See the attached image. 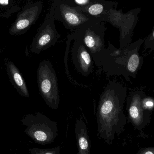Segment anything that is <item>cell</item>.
<instances>
[{
	"label": "cell",
	"mask_w": 154,
	"mask_h": 154,
	"mask_svg": "<svg viewBox=\"0 0 154 154\" xmlns=\"http://www.w3.org/2000/svg\"><path fill=\"white\" fill-rule=\"evenodd\" d=\"M127 90L126 86L111 80L100 96L97 113V136L108 145L112 144L116 135L123 133L127 124L124 108Z\"/></svg>",
	"instance_id": "6da1fadb"
},
{
	"label": "cell",
	"mask_w": 154,
	"mask_h": 154,
	"mask_svg": "<svg viewBox=\"0 0 154 154\" xmlns=\"http://www.w3.org/2000/svg\"><path fill=\"white\" fill-rule=\"evenodd\" d=\"M106 30L105 22L95 18L82 24L71 34L73 40L81 42L87 47L97 66L108 51L105 41Z\"/></svg>",
	"instance_id": "7a4b0ae2"
},
{
	"label": "cell",
	"mask_w": 154,
	"mask_h": 154,
	"mask_svg": "<svg viewBox=\"0 0 154 154\" xmlns=\"http://www.w3.org/2000/svg\"><path fill=\"white\" fill-rule=\"evenodd\" d=\"M21 122L26 127L24 133L38 144L52 143L58 136L57 122L39 112L26 115Z\"/></svg>",
	"instance_id": "3957f363"
},
{
	"label": "cell",
	"mask_w": 154,
	"mask_h": 154,
	"mask_svg": "<svg viewBox=\"0 0 154 154\" xmlns=\"http://www.w3.org/2000/svg\"><path fill=\"white\" fill-rule=\"evenodd\" d=\"M126 104L128 122L142 132L150 124L154 100L143 91L136 90L128 95Z\"/></svg>",
	"instance_id": "277c9868"
},
{
	"label": "cell",
	"mask_w": 154,
	"mask_h": 154,
	"mask_svg": "<svg viewBox=\"0 0 154 154\" xmlns=\"http://www.w3.org/2000/svg\"><path fill=\"white\" fill-rule=\"evenodd\" d=\"M39 91L46 104L57 110L60 104V94L56 71L49 60L40 62L37 71Z\"/></svg>",
	"instance_id": "5b68a950"
},
{
	"label": "cell",
	"mask_w": 154,
	"mask_h": 154,
	"mask_svg": "<svg viewBox=\"0 0 154 154\" xmlns=\"http://www.w3.org/2000/svg\"><path fill=\"white\" fill-rule=\"evenodd\" d=\"M117 5H116L110 10L104 21L110 23L119 29L120 33L119 49H121L126 47L131 42L141 8L137 7L124 14L122 10H117Z\"/></svg>",
	"instance_id": "8992f818"
},
{
	"label": "cell",
	"mask_w": 154,
	"mask_h": 154,
	"mask_svg": "<svg viewBox=\"0 0 154 154\" xmlns=\"http://www.w3.org/2000/svg\"><path fill=\"white\" fill-rule=\"evenodd\" d=\"M60 37L56 29L54 8L51 5L49 12L32 40L30 46L31 52L33 54H39L41 52L55 45Z\"/></svg>",
	"instance_id": "52a82bcc"
},
{
	"label": "cell",
	"mask_w": 154,
	"mask_h": 154,
	"mask_svg": "<svg viewBox=\"0 0 154 154\" xmlns=\"http://www.w3.org/2000/svg\"><path fill=\"white\" fill-rule=\"evenodd\" d=\"M51 5L54 8L55 20L62 22L66 28L72 32L87 22L96 18L70 6L65 0H54Z\"/></svg>",
	"instance_id": "ba28073f"
},
{
	"label": "cell",
	"mask_w": 154,
	"mask_h": 154,
	"mask_svg": "<svg viewBox=\"0 0 154 154\" xmlns=\"http://www.w3.org/2000/svg\"><path fill=\"white\" fill-rule=\"evenodd\" d=\"M42 6V2L38 1L28 4L21 9L10 28L9 34L14 36L26 33L38 19Z\"/></svg>",
	"instance_id": "9c48e42d"
},
{
	"label": "cell",
	"mask_w": 154,
	"mask_h": 154,
	"mask_svg": "<svg viewBox=\"0 0 154 154\" xmlns=\"http://www.w3.org/2000/svg\"><path fill=\"white\" fill-rule=\"evenodd\" d=\"M73 41L72 59L73 64L78 72L84 77H88L94 69L92 57L82 42L76 40Z\"/></svg>",
	"instance_id": "30bf717a"
},
{
	"label": "cell",
	"mask_w": 154,
	"mask_h": 154,
	"mask_svg": "<svg viewBox=\"0 0 154 154\" xmlns=\"http://www.w3.org/2000/svg\"><path fill=\"white\" fill-rule=\"evenodd\" d=\"M118 4L116 2L106 0H96L86 6L75 8L82 12L104 21L110 10Z\"/></svg>",
	"instance_id": "8fae6325"
},
{
	"label": "cell",
	"mask_w": 154,
	"mask_h": 154,
	"mask_svg": "<svg viewBox=\"0 0 154 154\" xmlns=\"http://www.w3.org/2000/svg\"><path fill=\"white\" fill-rule=\"evenodd\" d=\"M5 65L7 75L14 87L22 96L29 98V94L28 87L19 68L10 61L5 60Z\"/></svg>",
	"instance_id": "7c38bea8"
},
{
	"label": "cell",
	"mask_w": 154,
	"mask_h": 154,
	"mask_svg": "<svg viewBox=\"0 0 154 154\" xmlns=\"http://www.w3.org/2000/svg\"><path fill=\"white\" fill-rule=\"evenodd\" d=\"M75 134L76 138L78 154H90L91 144L86 124L82 119L76 122Z\"/></svg>",
	"instance_id": "4fadbf2b"
},
{
	"label": "cell",
	"mask_w": 154,
	"mask_h": 154,
	"mask_svg": "<svg viewBox=\"0 0 154 154\" xmlns=\"http://www.w3.org/2000/svg\"><path fill=\"white\" fill-rule=\"evenodd\" d=\"M22 0H0V18H9L21 9Z\"/></svg>",
	"instance_id": "5bb4252c"
},
{
	"label": "cell",
	"mask_w": 154,
	"mask_h": 154,
	"mask_svg": "<svg viewBox=\"0 0 154 154\" xmlns=\"http://www.w3.org/2000/svg\"><path fill=\"white\" fill-rule=\"evenodd\" d=\"M60 146L49 149L32 148L29 149V152L32 154H60Z\"/></svg>",
	"instance_id": "9a60e30c"
},
{
	"label": "cell",
	"mask_w": 154,
	"mask_h": 154,
	"mask_svg": "<svg viewBox=\"0 0 154 154\" xmlns=\"http://www.w3.org/2000/svg\"><path fill=\"white\" fill-rule=\"evenodd\" d=\"M143 43L145 49L154 51V26L151 33L145 39Z\"/></svg>",
	"instance_id": "2e32d148"
},
{
	"label": "cell",
	"mask_w": 154,
	"mask_h": 154,
	"mask_svg": "<svg viewBox=\"0 0 154 154\" xmlns=\"http://www.w3.org/2000/svg\"><path fill=\"white\" fill-rule=\"evenodd\" d=\"M68 4L72 7H83L89 4L93 0H65Z\"/></svg>",
	"instance_id": "e0dca14e"
},
{
	"label": "cell",
	"mask_w": 154,
	"mask_h": 154,
	"mask_svg": "<svg viewBox=\"0 0 154 154\" xmlns=\"http://www.w3.org/2000/svg\"><path fill=\"white\" fill-rule=\"evenodd\" d=\"M137 154H154V146L141 148Z\"/></svg>",
	"instance_id": "ac0fdd59"
},
{
	"label": "cell",
	"mask_w": 154,
	"mask_h": 154,
	"mask_svg": "<svg viewBox=\"0 0 154 154\" xmlns=\"http://www.w3.org/2000/svg\"><path fill=\"white\" fill-rule=\"evenodd\" d=\"M153 58H154V56H153Z\"/></svg>",
	"instance_id": "d6986e66"
},
{
	"label": "cell",
	"mask_w": 154,
	"mask_h": 154,
	"mask_svg": "<svg viewBox=\"0 0 154 154\" xmlns=\"http://www.w3.org/2000/svg\"><path fill=\"white\" fill-rule=\"evenodd\" d=\"M93 1H96V0H93Z\"/></svg>",
	"instance_id": "ffe728a7"
}]
</instances>
